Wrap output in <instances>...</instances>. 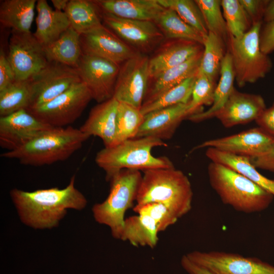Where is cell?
<instances>
[{
	"instance_id": "cell-25",
	"label": "cell",
	"mask_w": 274,
	"mask_h": 274,
	"mask_svg": "<svg viewBox=\"0 0 274 274\" xmlns=\"http://www.w3.org/2000/svg\"><path fill=\"white\" fill-rule=\"evenodd\" d=\"M206 155L211 162L222 164L237 172L274 196V180L261 174L249 157L229 153L213 148H207Z\"/></svg>"
},
{
	"instance_id": "cell-39",
	"label": "cell",
	"mask_w": 274,
	"mask_h": 274,
	"mask_svg": "<svg viewBox=\"0 0 274 274\" xmlns=\"http://www.w3.org/2000/svg\"><path fill=\"white\" fill-rule=\"evenodd\" d=\"M216 86V81L199 70L189 101L191 115L203 111L202 107L203 106H211L214 101Z\"/></svg>"
},
{
	"instance_id": "cell-48",
	"label": "cell",
	"mask_w": 274,
	"mask_h": 274,
	"mask_svg": "<svg viewBox=\"0 0 274 274\" xmlns=\"http://www.w3.org/2000/svg\"><path fill=\"white\" fill-rule=\"evenodd\" d=\"M55 10L64 12L69 1L68 0H51V1Z\"/></svg>"
},
{
	"instance_id": "cell-1",
	"label": "cell",
	"mask_w": 274,
	"mask_h": 274,
	"mask_svg": "<svg viewBox=\"0 0 274 274\" xmlns=\"http://www.w3.org/2000/svg\"><path fill=\"white\" fill-rule=\"evenodd\" d=\"M75 176L65 188H52L32 192L14 189L11 196L23 222L36 228L55 226L66 209L81 210L86 205L84 196L74 186Z\"/></svg>"
},
{
	"instance_id": "cell-10",
	"label": "cell",
	"mask_w": 274,
	"mask_h": 274,
	"mask_svg": "<svg viewBox=\"0 0 274 274\" xmlns=\"http://www.w3.org/2000/svg\"><path fill=\"white\" fill-rule=\"evenodd\" d=\"M7 58L13 70L15 80H28L48 64L42 45L33 35L12 30Z\"/></svg>"
},
{
	"instance_id": "cell-43",
	"label": "cell",
	"mask_w": 274,
	"mask_h": 274,
	"mask_svg": "<svg viewBox=\"0 0 274 274\" xmlns=\"http://www.w3.org/2000/svg\"><path fill=\"white\" fill-rule=\"evenodd\" d=\"M261 51L268 55L274 51V21L266 23L261 29L259 36Z\"/></svg>"
},
{
	"instance_id": "cell-24",
	"label": "cell",
	"mask_w": 274,
	"mask_h": 274,
	"mask_svg": "<svg viewBox=\"0 0 274 274\" xmlns=\"http://www.w3.org/2000/svg\"><path fill=\"white\" fill-rule=\"evenodd\" d=\"M203 51L185 62L167 70L154 78V83L147 90L143 105L154 101L166 91L196 75L199 70Z\"/></svg>"
},
{
	"instance_id": "cell-17",
	"label": "cell",
	"mask_w": 274,
	"mask_h": 274,
	"mask_svg": "<svg viewBox=\"0 0 274 274\" xmlns=\"http://www.w3.org/2000/svg\"><path fill=\"white\" fill-rule=\"evenodd\" d=\"M105 23L125 41L142 50H149L164 37L154 21L120 18L104 12Z\"/></svg>"
},
{
	"instance_id": "cell-18",
	"label": "cell",
	"mask_w": 274,
	"mask_h": 274,
	"mask_svg": "<svg viewBox=\"0 0 274 274\" xmlns=\"http://www.w3.org/2000/svg\"><path fill=\"white\" fill-rule=\"evenodd\" d=\"M266 108L259 94L233 89L228 100L215 117L226 128L255 121Z\"/></svg>"
},
{
	"instance_id": "cell-41",
	"label": "cell",
	"mask_w": 274,
	"mask_h": 274,
	"mask_svg": "<svg viewBox=\"0 0 274 274\" xmlns=\"http://www.w3.org/2000/svg\"><path fill=\"white\" fill-rule=\"evenodd\" d=\"M249 16L252 25L263 22V15L269 0H238Z\"/></svg>"
},
{
	"instance_id": "cell-31",
	"label": "cell",
	"mask_w": 274,
	"mask_h": 274,
	"mask_svg": "<svg viewBox=\"0 0 274 274\" xmlns=\"http://www.w3.org/2000/svg\"><path fill=\"white\" fill-rule=\"evenodd\" d=\"M154 22L167 39L189 40L203 45L206 37L186 23L170 9H165Z\"/></svg>"
},
{
	"instance_id": "cell-9",
	"label": "cell",
	"mask_w": 274,
	"mask_h": 274,
	"mask_svg": "<svg viewBox=\"0 0 274 274\" xmlns=\"http://www.w3.org/2000/svg\"><path fill=\"white\" fill-rule=\"evenodd\" d=\"M28 81L31 97L27 109L50 101L81 82L75 67L56 62H48Z\"/></svg>"
},
{
	"instance_id": "cell-42",
	"label": "cell",
	"mask_w": 274,
	"mask_h": 274,
	"mask_svg": "<svg viewBox=\"0 0 274 274\" xmlns=\"http://www.w3.org/2000/svg\"><path fill=\"white\" fill-rule=\"evenodd\" d=\"M15 81L12 67L2 48L0 51V91Z\"/></svg>"
},
{
	"instance_id": "cell-20",
	"label": "cell",
	"mask_w": 274,
	"mask_h": 274,
	"mask_svg": "<svg viewBox=\"0 0 274 274\" xmlns=\"http://www.w3.org/2000/svg\"><path fill=\"white\" fill-rule=\"evenodd\" d=\"M118 104L119 102L113 97L98 104L91 109L80 130L89 137L99 138L105 147L116 145Z\"/></svg>"
},
{
	"instance_id": "cell-40",
	"label": "cell",
	"mask_w": 274,
	"mask_h": 274,
	"mask_svg": "<svg viewBox=\"0 0 274 274\" xmlns=\"http://www.w3.org/2000/svg\"><path fill=\"white\" fill-rule=\"evenodd\" d=\"M133 210L137 214H146L151 217L156 222L159 232L165 230L179 219L170 210L161 203L136 204Z\"/></svg>"
},
{
	"instance_id": "cell-37",
	"label": "cell",
	"mask_w": 274,
	"mask_h": 274,
	"mask_svg": "<svg viewBox=\"0 0 274 274\" xmlns=\"http://www.w3.org/2000/svg\"><path fill=\"white\" fill-rule=\"evenodd\" d=\"M165 9L175 11L186 23L196 29L203 36L208 34L201 12L195 1L158 0Z\"/></svg>"
},
{
	"instance_id": "cell-34",
	"label": "cell",
	"mask_w": 274,
	"mask_h": 274,
	"mask_svg": "<svg viewBox=\"0 0 274 274\" xmlns=\"http://www.w3.org/2000/svg\"><path fill=\"white\" fill-rule=\"evenodd\" d=\"M197 74L166 91L154 101L143 104L141 108L142 114L145 116L164 108L188 103L191 99Z\"/></svg>"
},
{
	"instance_id": "cell-46",
	"label": "cell",
	"mask_w": 274,
	"mask_h": 274,
	"mask_svg": "<svg viewBox=\"0 0 274 274\" xmlns=\"http://www.w3.org/2000/svg\"><path fill=\"white\" fill-rule=\"evenodd\" d=\"M181 264L188 274H215L193 262L186 255L182 256L181 259Z\"/></svg>"
},
{
	"instance_id": "cell-30",
	"label": "cell",
	"mask_w": 274,
	"mask_h": 274,
	"mask_svg": "<svg viewBox=\"0 0 274 274\" xmlns=\"http://www.w3.org/2000/svg\"><path fill=\"white\" fill-rule=\"evenodd\" d=\"M100 10L94 1L71 0L64 12L71 26L81 35L103 25Z\"/></svg>"
},
{
	"instance_id": "cell-15",
	"label": "cell",
	"mask_w": 274,
	"mask_h": 274,
	"mask_svg": "<svg viewBox=\"0 0 274 274\" xmlns=\"http://www.w3.org/2000/svg\"><path fill=\"white\" fill-rule=\"evenodd\" d=\"M51 127L25 109L0 117V146L7 151L14 150Z\"/></svg>"
},
{
	"instance_id": "cell-16",
	"label": "cell",
	"mask_w": 274,
	"mask_h": 274,
	"mask_svg": "<svg viewBox=\"0 0 274 274\" xmlns=\"http://www.w3.org/2000/svg\"><path fill=\"white\" fill-rule=\"evenodd\" d=\"M83 54L104 58L120 65L136 52L104 25L80 35Z\"/></svg>"
},
{
	"instance_id": "cell-29",
	"label": "cell",
	"mask_w": 274,
	"mask_h": 274,
	"mask_svg": "<svg viewBox=\"0 0 274 274\" xmlns=\"http://www.w3.org/2000/svg\"><path fill=\"white\" fill-rule=\"evenodd\" d=\"M159 232L156 222L146 214H138L125 219L120 239L128 241L134 246L154 248Z\"/></svg>"
},
{
	"instance_id": "cell-11",
	"label": "cell",
	"mask_w": 274,
	"mask_h": 274,
	"mask_svg": "<svg viewBox=\"0 0 274 274\" xmlns=\"http://www.w3.org/2000/svg\"><path fill=\"white\" fill-rule=\"evenodd\" d=\"M186 255L215 274H274V266L255 257L222 251H194Z\"/></svg>"
},
{
	"instance_id": "cell-3",
	"label": "cell",
	"mask_w": 274,
	"mask_h": 274,
	"mask_svg": "<svg viewBox=\"0 0 274 274\" xmlns=\"http://www.w3.org/2000/svg\"><path fill=\"white\" fill-rule=\"evenodd\" d=\"M143 172L136 204L162 203L179 219L191 210L192 189L188 178L182 171L174 167L150 169Z\"/></svg>"
},
{
	"instance_id": "cell-19",
	"label": "cell",
	"mask_w": 274,
	"mask_h": 274,
	"mask_svg": "<svg viewBox=\"0 0 274 274\" xmlns=\"http://www.w3.org/2000/svg\"><path fill=\"white\" fill-rule=\"evenodd\" d=\"M190 115L189 102L149 113L145 115L135 138L153 136L163 141L169 139L181 123Z\"/></svg>"
},
{
	"instance_id": "cell-32",
	"label": "cell",
	"mask_w": 274,
	"mask_h": 274,
	"mask_svg": "<svg viewBox=\"0 0 274 274\" xmlns=\"http://www.w3.org/2000/svg\"><path fill=\"white\" fill-rule=\"evenodd\" d=\"M31 91L28 80L16 81L0 91V117L6 116L30 105Z\"/></svg>"
},
{
	"instance_id": "cell-4",
	"label": "cell",
	"mask_w": 274,
	"mask_h": 274,
	"mask_svg": "<svg viewBox=\"0 0 274 274\" xmlns=\"http://www.w3.org/2000/svg\"><path fill=\"white\" fill-rule=\"evenodd\" d=\"M162 146H167V144L153 136L131 139L111 147H104L96 154L95 161L105 172L106 179L109 181L124 169L144 171L174 167L168 157L152 155L154 148Z\"/></svg>"
},
{
	"instance_id": "cell-26",
	"label": "cell",
	"mask_w": 274,
	"mask_h": 274,
	"mask_svg": "<svg viewBox=\"0 0 274 274\" xmlns=\"http://www.w3.org/2000/svg\"><path fill=\"white\" fill-rule=\"evenodd\" d=\"M235 76L231 55L227 52L222 60L219 83L217 84L214 101L210 108L190 116L187 119L193 122H200L215 117L224 106L235 88Z\"/></svg>"
},
{
	"instance_id": "cell-12",
	"label": "cell",
	"mask_w": 274,
	"mask_h": 274,
	"mask_svg": "<svg viewBox=\"0 0 274 274\" xmlns=\"http://www.w3.org/2000/svg\"><path fill=\"white\" fill-rule=\"evenodd\" d=\"M149 78V59L136 53L120 67L113 97L141 109Z\"/></svg>"
},
{
	"instance_id": "cell-13",
	"label": "cell",
	"mask_w": 274,
	"mask_h": 274,
	"mask_svg": "<svg viewBox=\"0 0 274 274\" xmlns=\"http://www.w3.org/2000/svg\"><path fill=\"white\" fill-rule=\"evenodd\" d=\"M120 67L109 60L84 54L75 67L92 99L98 104L113 97Z\"/></svg>"
},
{
	"instance_id": "cell-23",
	"label": "cell",
	"mask_w": 274,
	"mask_h": 274,
	"mask_svg": "<svg viewBox=\"0 0 274 274\" xmlns=\"http://www.w3.org/2000/svg\"><path fill=\"white\" fill-rule=\"evenodd\" d=\"M36 9L37 28L33 35L44 47L58 39L71 26L65 13L53 10L46 0L38 1Z\"/></svg>"
},
{
	"instance_id": "cell-44",
	"label": "cell",
	"mask_w": 274,
	"mask_h": 274,
	"mask_svg": "<svg viewBox=\"0 0 274 274\" xmlns=\"http://www.w3.org/2000/svg\"><path fill=\"white\" fill-rule=\"evenodd\" d=\"M255 122L259 127L274 137V102L263 111Z\"/></svg>"
},
{
	"instance_id": "cell-21",
	"label": "cell",
	"mask_w": 274,
	"mask_h": 274,
	"mask_svg": "<svg viewBox=\"0 0 274 274\" xmlns=\"http://www.w3.org/2000/svg\"><path fill=\"white\" fill-rule=\"evenodd\" d=\"M203 50V45L186 40H175L161 51L149 59L150 78L180 65Z\"/></svg>"
},
{
	"instance_id": "cell-22",
	"label": "cell",
	"mask_w": 274,
	"mask_h": 274,
	"mask_svg": "<svg viewBox=\"0 0 274 274\" xmlns=\"http://www.w3.org/2000/svg\"><path fill=\"white\" fill-rule=\"evenodd\" d=\"M102 12L125 19L155 21L164 10L158 0L94 1Z\"/></svg>"
},
{
	"instance_id": "cell-45",
	"label": "cell",
	"mask_w": 274,
	"mask_h": 274,
	"mask_svg": "<svg viewBox=\"0 0 274 274\" xmlns=\"http://www.w3.org/2000/svg\"><path fill=\"white\" fill-rule=\"evenodd\" d=\"M250 159L256 168L274 173V145L265 154Z\"/></svg>"
},
{
	"instance_id": "cell-8",
	"label": "cell",
	"mask_w": 274,
	"mask_h": 274,
	"mask_svg": "<svg viewBox=\"0 0 274 274\" xmlns=\"http://www.w3.org/2000/svg\"><path fill=\"white\" fill-rule=\"evenodd\" d=\"M91 99L90 91L81 82L50 101L26 110L46 124L63 127L78 119Z\"/></svg>"
},
{
	"instance_id": "cell-27",
	"label": "cell",
	"mask_w": 274,
	"mask_h": 274,
	"mask_svg": "<svg viewBox=\"0 0 274 274\" xmlns=\"http://www.w3.org/2000/svg\"><path fill=\"white\" fill-rule=\"evenodd\" d=\"M44 49L48 62H59L74 67L83 54L80 35L71 26Z\"/></svg>"
},
{
	"instance_id": "cell-14",
	"label": "cell",
	"mask_w": 274,
	"mask_h": 274,
	"mask_svg": "<svg viewBox=\"0 0 274 274\" xmlns=\"http://www.w3.org/2000/svg\"><path fill=\"white\" fill-rule=\"evenodd\" d=\"M274 145V137L260 127L231 135L210 140L196 146L193 151L213 148L229 153L255 158L267 152Z\"/></svg>"
},
{
	"instance_id": "cell-38",
	"label": "cell",
	"mask_w": 274,
	"mask_h": 274,
	"mask_svg": "<svg viewBox=\"0 0 274 274\" xmlns=\"http://www.w3.org/2000/svg\"><path fill=\"white\" fill-rule=\"evenodd\" d=\"M202 15L209 32L221 38L227 44L229 32L221 11L220 0H195Z\"/></svg>"
},
{
	"instance_id": "cell-5",
	"label": "cell",
	"mask_w": 274,
	"mask_h": 274,
	"mask_svg": "<svg viewBox=\"0 0 274 274\" xmlns=\"http://www.w3.org/2000/svg\"><path fill=\"white\" fill-rule=\"evenodd\" d=\"M208 174L212 188L222 202L245 213L266 209L274 196L253 182L219 163L211 162Z\"/></svg>"
},
{
	"instance_id": "cell-6",
	"label": "cell",
	"mask_w": 274,
	"mask_h": 274,
	"mask_svg": "<svg viewBox=\"0 0 274 274\" xmlns=\"http://www.w3.org/2000/svg\"><path fill=\"white\" fill-rule=\"evenodd\" d=\"M142 176L138 170H121L110 181V191L106 199L92 208L95 220L110 227L116 239L120 238L126 211L136 201Z\"/></svg>"
},
{
	"instance_id": "cell-35",
	"label": "cell",
	"mask_w": 274,
	"mask_h": 274,
	"mask_svg": "<svg viewBox=\"0 0 274 274\" xmlns=\"http://www.w3.org/2000/svg\"><path fill=\"white\" fill-rule=\"evenodd\" d=\"M144 119L145 116L141 109L119 102L116 145L125 140L135 138Z\"/></svg>"
},
{
	"instance_id": "cell-7",
	"label": "cell",
	"mask_w": 274,
	"mask_h": 274,
	"mask_svg": "<svg viewBox=\"0 0 274 274\" xmlns=\"http://www.w3.org/2000/svg\"><path fill=\"white\" fill-rule=\"evenodd\" d=\"M261 27L262 23L253 25L239 37L229 34L227 51L231 56L235 81L241 88L264 78L272 67L270 58L260 49Z\"/></svg>"
},
{
	"instance_id": "cell-28",
	"label": "cell",
	"mask_w": 274,
	"mask_h": 274,
	"mask_svg": "<svg viewBox=\"0 0 274 274\" xmlns=\"http://www.w3.org/2000/svg\"><path fill=\"white\" fill-rule=\"evenodd\" d=\"M36 0H5L1 3L0 22L5 27L30 32L35 16Z\"/></svg>"
},
{
	"instance_id": "cell-36",
	"label": "cell",
	"mask_w": 274,
	"mask_h": 274,
	"mask_svg": "<svg viewBox=\"0 0 274 274\" xmlns=\"http://www.w3.org/2000/svg\"><path fill=\"white\" fill-rule=\"evenodd\" d=\"M221 6L229 34L239 37L251 28L252 22L238 0H221Z\"/></svg>"
},
{
	"instance_id": "cell-2",
	"label": "cell",
	"mask_w": 274,
	"mask_h": 274,
	"mask_svg": "<svg viewBox=\"0 0 274 274\" xmlns=\"http://www.w3.org/2000/svg\"><path fill=\"white\" fill-rule=\"evenodd\" d=\"M90 137L71 126L51 127L20 148L1 157L18 160L30 166H43L64 161L79 150Z\"/></svg>"
},
{
	"instance_id": "cell-33",
	"label": "cell",
	"mask_w": 274,
	"mask_h": 274,
	"mask_svg": "<svg viewBox=\"0 0 274 274\" xmlns=\"http://www.w3.org/2000/svg\"><path fill=\"white\" fill-rule=\"evenodd\" d=\"M203 51L199 71L211 80L216 81L220 75L221 65L227 52L224 41L211 32L204 38Z\"/></svg>"
},
{
	"instance_id": "cell-47",
	"label": "cell",
	"mask_w": 274,
	"mask_h": 274,
	"mask_svg": "<svg viewBox=\"0 0 274 274\" xmlns=\"http://www.w3.org/2000/svg\"><path fill=\"white\" fill-rule=\"evenodd\" d=\"M274 21V0H269L265 10L263 22L265 23Z\"/></svg>"
}]
</instances>
